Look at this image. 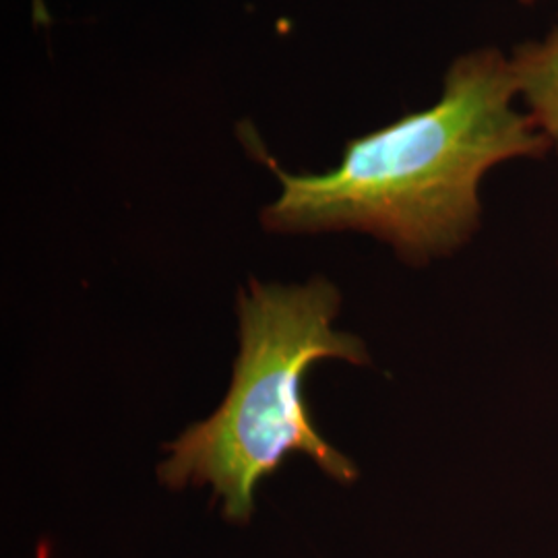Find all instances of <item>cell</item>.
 Returning a JSON list of instances; mask_svg holds the SVG:
<instances>
[{
    "label": "cell",
    "mask_w": 558,
    "mask_h": 558,
    "mask_svg": "<svg viewBox=\"0 0 558 558\" xmlns=\"http://www.w3.org/2000/svg\"><path fill=\"white\" fill-rule=\"evenodd\" d=\"M521 2H525V4H532V2H536V0H521Z\"/></svg>",
    "instance_id": "cell-4"
},
{
    "label": "cell",
    "mask_w": 558,
    "mask_h": 558,
    "mask_svg": "<svg viewBox=\"0 0 558 558\" xmlns=\"http://www.w3.org/2000/svg\"><path fill=\"white\" fill-rule=\"evenodd\" d=\"M341 292L315 276L302 283L251 279L239 290V356L218 410L172 440L156 468L170 490L209 486L221 518L246 525L263 480L288 456L311 459L327 478L354 484L359 468L320 437L306 405L304 380L320 360L371 362L359 336L336 320Z\"/></svg>",
    "instance_id": "cell-2"
},
{
    "label": "cell",
    "mask_w": 558,
    "mask_h": 558,
    "mask_svg": "<svg viewBox=\"0 0 558 558\" xmlns=\"http://www.w3.org/2000/svg\"><path fill=\"white\" fill-rule=\"evenodd\" d=\"M511 62L495 48L456 60L440 100L352 140L323 174H290L260 223L274 234L364 232L412 265L458 251L476 232L482 177L513 158H538L553 143L515 108Z\"/></svg>",
    "instance_id": "cell-1"
},
{
    "label": "cell",
    "mask_w": 558,
    "mask_h": 558,
    "mask_svg": "<svg viewBox=\"0 0 558 558\" xmlns=\"http://www.w3.org/2000/svg\"><path fill=\"white\" fill-rule=\"evenodd\" d=\"M509 62L518 96L558 151V25L544 40L519 46Z\"/></svg>",
    "instance_id": "cell-3"
}]
</instances>
